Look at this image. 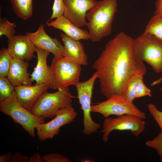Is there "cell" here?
I'll use <instances>...</instances> for the list:
<instances>
[{"instance_id": "cell-1", "label": "cell", "mask_w": 162, "mask_h": 162, "mask_svg": "<svg viewBox=\"0 0 162 162\" xmlns=\"http://www.w3.org/2000/svg\"><path fill=\"white\" fill-rule=\"evenodd\" d=\"M134 39L119 32L108 42L93 64L100 92L107 99L116 95L124 97L130 79L137 75L143 76L146 72L144 63L134 52Z\"/></svg>"}, {"instance_id": "cell-2", "label": "cell", "mask_w": 162, "mask_h": 162, "mask_svg": "<svg viewBox=\"0 0 162 162\" xmlns=\"http://www.w3.org/2000/svg\"><path fill=\"white\" fill-rule=\"evenodd\" d=\"M117 5V0H101L86 13L89 39L98 41L110 34Z\"/></svg>"}, {"instance_id": "cell-3", "label": "cell", "mask_w": 162, "mask_h": 162, "mask_svg": "<svg viewBox=\"0 0 162 162\" xmlns=\"http://www.w3.org/2000/svg\"><path fill=\"white\" fill-rule=\"evenodd\" d=\"M133 48L140 60L150 65L157 73L162 71V42L144 32L134 39Z\"/></svg>"}, {"instance_id": "cell-4", "label": "cell", "mask_w": 162, "mask_h": 162, "mask_svg": "<svg viewBox=\"0 0 162 162\" xmlns=\"http://www.w3.org/2000/svg\"><path fill=\"white\" fill-rule=\"evenodd\" d=\"M53 93L46 91L30 110L34 116L44 118L55 117L59 109L72 104L74 97L69 87L59 88Z\"/></svg>"}, {"instance_id": "cell-5", "label": "cell", "mask_w": 162, "mask_h": 162, "mask_svg": "<svg viewBox=\"0 0 162 162\" xmlns=\"http://www.w3.org/2000/svg\"><path fill=\"white\" fill-rule=\"evenodd\" d=\"M0 111L21 125L33 137L35 136L36 127L45 123V118L34 116L20 104L15 91L9 97L0 101Z\"/></svg>"}, {"instance_id": "cell-6", "label": "cell", "mask_w": 162, "mask_h": 162, "mask_svg": "<svg viewBox=\"0 0 162 162\" xmlns=\"http://www.w3.org/2000/svg\"><path fill=\"white\" fill-rule=\"evenodd\" d=\"M91 111L100 114L105 118L112 115L120 116L124 115H133L143 119L146 118L144 112L124 97L120 96H112L105 101L92 105Z\"/></svg>"}, {"instance_id": "cell-7", "label": "cell", "mask_w": 162, "mask_h": 162, "mask_svg": "<svg viewBox=\"0 0 162 162\" xmlns=\"http://www.w3.org/2000/svg\"><path fill=\"white\" fill-rule=\"evenodd\" d=\"M97 79L96 72L88 80L79 82L75 86L77 93L78 98L83 112V133L90 135L96 132L100 127V125L92 119L91 112V101L94 83Z\"/></svg>"}, {"instance_id": "cell-8", "label": "cell", "mask_w": 162, "mask_h": 162, "mask_svg": "<svg viewBox=\"0 0 162 162\" xmlns=\"http://www.w3.org/2000/svg\"><path fill=\"white\" fill-rule=\"evenodd\" d=\"M50 68L56 81V89L75 86L79 82L80 65L66 58L54 57Z\"/></svg>"}, {"instance_id": "cell-9", "label": "cell", "mask_w": 162, "mask_h": 162, "mask_svg": "<svg viewBox=\"0 0 162 162\" xmlns=\"http://www.w3.org/2000/svg\"><path fill=\"white\" fill-rule=\"evenodd\" d=\"M145 124L143 119L133 115H124L116 118H106L101 130L103 134V140L107 142L110 134L114 130H130L134 135L138 137L144 130Z\"/></svg>"}, {"instance_id": "cell-10", "label": "cell", "mask_w": 162, "mask_h": 162, "mask_svg": "<svg viewBox=\"0 0 162 162\" xmlns=\"http://www.w3.org/2000/svg\"><path fill=\"white\" fill-rule=\"evenodd\" d=\"M77 115V113L72 104L58 110L52 120L36 127L39 140L42 141L53 138L59 134L62 126L71 123L76 118Z\"/></svg>"}, {"instance_id": "cell-11", "label": "cell", "mask_w": 162, "mask_h": 162, "mask_svg": "<svg viewBox=\"0 0 162 162\" xmlns=\"http://www.w3.org/2000/svg\"><path fill=\"white\" fill-rule=\"evenodd\" d=\"M63 15L76 26L80 28L87 26L86 13L97 3L95 0H63Z\"/></svg>"}, {"instance_id": "cell-12", "label": "cell", "mask_w": 162, "mask_h": 162, "mask_svg": "<svg viewBox=\"0 0 162 162\" xmlns=\"http://www.w3.org/2000/svg\"><path fill=\"white\" fill-rule=\"evenodd\" d=\"M35 52L37 56V63L31 75V81H35L37 84H45L49 88L56 89L55 79L50 66L47 64V58L50 52L38 48H36Z\"/></svg>"}, {"instance_id": "cell-13", "label": "cell", "mask_w": 162, "mask_h": 162, "mask_svg": "<svg viewBox=\"0 0 162 162\" xmlns=\"http://www.w3.org/2000/svg\"><path fill=\"white\" fill-rule=\"evenodd\" d=\"M31 39L36 48L46 50L52 53L54 57H64V46L57 38H52L44 30V25L41 24L37 30L26 34Z\"/></svg>"}, {"instance_id": "cell-14", "label": "cell", "mask_w": 162, "mask_h": 162, "mask_svg": "<svg viewBox=\"0 0 162 162\" xmlns=\"http://www.w3.org/2000/svg\"><path fill=\"white\" fill-rule=\"evenodd\" d=\"M8 42L7 49L13 58L28 62L35 57L36 47L26 35H15Z\"/></svg>"}, {"instance_id": "cell-15", "label": "cell", "mask_w": 162, "mask_h": 162, "mask_svg": "<svg viewBox=\"0 0 162 162\" xmlns=\"http://www.w3.org/2000/svg\"><path fill=\"white\" fill-rule=\"evenodd\" d=\"M49 88L45 84L15 87V91L20 104L30 111L41 95Z\"/></svg>"}, {"instance_id": "cell-16", "label": "cell", "mask_w": 162, "mask_h": 162, "mask_svg": "<svg viewBox=\"0 0 162 162\" xmlns=\"http://www.w3.org/2000/svg\"><path fill=\"white\" fill-rule=\"evenodd\" d=\"M60 36L64 44L63 56L80 65H88L87 57L83 44L61 33Z\"/></svg>"}, {"instance_id": "cell-17", "label": "cell", "mask_w": 162, "mask_h": 162, "mask_svg": "<svg viewBox=\"0 0 162 162\" xmlns=\"http://www.w3.org/2000/svg\"><path fill=\"white\" fill-rule=\"evenodd\" d=\"M29 65L28 61L13 58L7 77L14 86L31 85L30 74L27 70Z\"/></svg>"}, {"instance_id": "cell-18", "label": "cell", "mask_w": 162, "mask_h": 162, "mask_svg": "<svg viewBox=\"0 0 162 162\" xmlns=\"http://www.w3.org/2000/svg\"><path fill=\"white\" fill-rule=\"evenodd\" d=\"M46 24L49 27L62 31L68 36L76 40L89 39L88 31L76 26L63 15L54 21L47 22Z\"/></svg>"}, {"instance_id": "cell-19", "label": "cell", "mask_w": 162, "mask_h": 162, "mask_svg": "<svg viewBox=\"0 0 162 162\" xmlns=\"http://www.w3.org/2000/svg\"><path fill=\"white\" fill-rule=\"evenodd\" d=\"M12 9L20 18L26 20L31 18L33 11V0H9Z\"/></svg>"}, {"instance_id": "cell-20", "label": "cell", "mask_w": 162, "mask_h": 162, "mask_svg": "<svg viewBox=\"0 0 162 162\" xmlns=\"http://www.w3.org/2000/svg\"><path fill=\"white\" fill-rule=\"evenodd\" d=\"M144 32L154 36L162 42V15L154 14L150 18Z\"/></svg>"}, {"instance_id": "cell-21", "label": "cell", "mask_w": 162, "mask_h": 162, "mask_svg": "<svg viewBox=\"0 0 162 162\" xmlns=\"http://www.w3.org/2000/svg\"><path fill=\"white\" fill-rule=\"evenodd\" d=\"M13 58L8 49L3 48L0 50V77H7Z\"/></svg>"}, {"instance_id": "cell-22", "label": "cell", "mask_w": 162, "mask_h": 162, "mask_svg": "<svg viewBox=\"0 0 162 162\" xmlns=\"http://www.w3.org/2000/svg\"><path fill=\"white\" fill-rule=\"evenodd\" d=\"M16 25L10 22L6 17L0 18V36H6L9 40L15 35L14 28Z\"/></svg>"}, {"instance_id": "cell-23", "label": "cell", "mask_w": 162, "mask_h": 162, "mask_svg": "<svg viewBox=\"0 0 162 162\" xmlns=\"http://www.w3.org/2000/svg\"><path fill=\"white\" fill-rule=\"evenodd\" d=\"M15 91V86L7 77H0V101L9 97Z\"/></svg>"}, {"instance_id": "cell-24", "label": "cell", "mask_w": 162, "mask_h": 162, "mask_svg": "<svg viewBox=\"0 0 162 162\" xmlns=\"http://www.w3.org/2000/svg\"><path fill=\"white\" fill-rule=\"evenodd\" d=\"M143 76L136 75L132 77L129 80L126 87L124 97L129 101L133 103L136 98V86L138 80Z\"/></svg>"}, {"instance_id": "cell-25", "label": "cell", "mask_w": 162, "mask_h": 162, "mask_svg": "<svg viewBox=\"0 0 162 162\" xmlns=\"http://www.w3.org/2000/svg\"><path fill=\"white\" fill-rule=\"evenodd\" d=\"M146 144L149 147L155 149L162 161V134L159 133L153 139L147 141Z\"/></svg>"}, {"instance_id": "cell-26", "label": "cell", "mask_w": 162, "mask_h": 162, "mask_svg": "<svg viewBox=\"0 0 162 162\" xmlns=\"http://www.w3.org/2000/svg\"><path fill=\"white\" fill-rule=\"evenodd\" d=\"M52 13L47 22L54 18H56L63 15L64 6L63 0H54L52 8Z\"/></svg>"}, {"instance_id": "cell-27", "label": "cell", "mask_w": 162, "mask_h": 162, "mask_svg": "<svg viewBox=\"0 0 162 162\" xmlns=\"http://www.w3.org/2000/svg\"><path fill=\"white\" fill-rule=\"evenodd\" d=\"M143 76L140 77L137 82L136 88V98L145 96H152L151 90L143 83Z\"/></svg>"}, {"instance_id": "cell-28", "label": "cell", "mask_w": 162, "mask_h": 162, "mask_svg": "<svg viewBox=\"0 0 162 162\" xmlns=\"http://www.w3.org/2000/svg\"><path fill=\"white\" fill-rule=\"evenodd\" d=\"M44 162H70L69 158L59 154H48L42 156Z\"/></svg>"}, {"instance_id": "cell-29", "label": "cell", "mask_w": 162, "mask_h": 162, "mask_svg": "<svg viewBox=\"0 0 162 162\" xmlns=\"http://www.w3.org/2000/svg\"><path fill=\"white\" fill-rule=\"evenodd\" d=\"M148 111L155 120L160 126L162 134V111L158 110L155 105L150 103L147 105Z\"/></svg>"}, {"instance_id": "cell-30", "label": "cell", "mask_w": 162, "mask_h": 162, "mask_svg": "<svg viewBox=\"0 0 162 162\" xmlns=\"http://www.w3.org/2000/svg\"><path fill=\"white\" fill-rule=\"evenodd\" d=\"M28 158L22 155L19 152H17L13 155L11 162H27Z\"/></svg>"}, {"instance_id": "cell-31", "label": "cell", "mask_w": 162, "mask_h": 162, "mask_svg": "<svg viewBox=\"0 0 162 162\" xmlns=\"http://www.w3.org/2000/svg\"><path fill=\"white\" fill-rule=\"evenodd\" d=\"M44 162L40 154L37 152L28 158L27 162Z\"/></svg>"}, {"instance_id": "cell-32", "label": "cell", "mask_w": 162, "mask_h": 162, "mask_svg": "<svg viewBox=\"0 0 162 162\" xmlns=\"http://www.w3.org/2000/svg\"><path fill=\"white\" fill-rule=\"evenodd\" d=\"M162 15V0H156L155 3L154 14Z\"/></svg>"}, {"instance_id": "cell-33", "label": "cell", "mask_w": 162, "mask_h": 162, "mask_svg": "<svg viewBox=\"0 0 162 162\" xmlns=\"http://www.w3.org/2000/svg\"><path fill=\"white\" fill-rule=\"evenodd\" d=\"M12 154L10 152L6 153L0 156V162H10L11 161Z\"/></svg>"}, {"instance_id": "cell-34", "label": "cell", "mask_w": 162, "mask_h": 162, "mask_svg": "<svg viewBox=\"0 0 162 162\" xmlns=\"http://www.w3.org/2000/svg\"><path fill=\"white\" fill-rule=\"evenodd\" d=\"M162 81V76L159 79L154 81L151 84V86H154L160 83Z\"/></svg>"}, {"instance_id": "cell-35", "label": "cell", "mask_w": 162, "mask_h": 162, "mask_svg": "<svg viewBox=\"0 0 162 162\" xmlns=\"http://www.w3.org/2000/svg\"><path fill=\"white\" fill-rule=\"evenodd\" d=\"M161 90L162 91V88H161Z\"/></svg>"}]
</instances>
